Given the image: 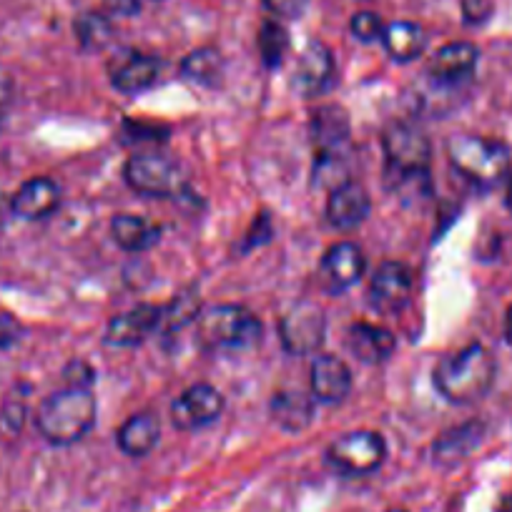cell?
Here are the masks:
<instances>
[{
  "label": "cell",
  "instance_id": "6da1fadb",
  "mask_svg": "<svg viewBox=\"0 0 512 512\" xmlns=\"http://www.w3.org/2000/svg\"><path fill=\"white\" fill-rule=\"evenodd\" d=\"M495 374V357L475 342L437 362L435 387L452 405H475L492 390Z\"/></svg>",
  "mask_w": 512,
  "mask_h": 512
},
{
  "label": "cell",
  "instance_id": "7a4b0ae2",
  "mask_svg": "<svg viewBox=\"0 0 512 512\" xmlns=\"http://www.w3.org/2000/svg\"><path fill=\"white\" fill-rule=\"evenodd\" d=\"M96 425V397L83 387H66L41 402L36 427L51 445L66 447L81 442Z\"/></svg>",
  "mask_w": 512,
  "mask_h": 512
},
{
  "label": "cell",
  "instance_id": "3957f363",
  "mask_svg": "<svg viewBox=\"0 0 512 512\" xmlns=\"http://www.w3.org/2000/svg\"><path fill=\"white\" fill-rule=\"evenodd\" d=\"M382 149L387 156V186L402 191L407 184L430 186V139L420 128L405 121H392L382 131Z\"/></svg>",
  "mask_w": 512,
  "mask_h": 512
},
{
  "label": "cell",
  "instance_id": "277c9868",
  "mask_svg": "<svg viewBox=\"0 0 512 512\" xmlns=\"http://www.w3.org/2000/svg\"><path fill=\"white\" fill-rule=\"evenodd\" d=\"M447 156L457 174L482 189L497 186L510 171V149L502 141L485 139V136H452L447 141Z\"/></svg>",
  "mask_w": 512,
  "mask_h": 512
},
{
  "label": "cell",
  "instance_id": "5b68a950",
  "mask_svg": "<svg viewBox=\"0 0 512 512\" xmlns=\"http://www.w3.org/2000/svg\"><path fill=\"white\" fill-rule=\"evenodd\" d=\"M262 319L236 304H219L199 317V337L209 349L241 352L262 342Z\"/></svg>",
  "mask_w": 512,
  "mask_h": 512
},
{
  "label": "cell",
  "instance_id": "8992f818",
  "mask_svg": "<svg viewBox=\"0 0 512 512\" xmlns=\"http://www.w3.org/2000/svg\"><path fill=\"white\" fill-rule=\"evenodd\" d=\"M126 184L149 199H171L184 191L179 166L161 154H134L123 166Z\"/></svg>",
  "mask_w": 512,
  "mask_h": 512
},
{
  "label": "cell",
  "instance_id": "52a82bcc",
  "mask_svg": "<svg viewBox=\"0 0 512 512\" xmlns=\"http://www.w3.org/2000/svg\"><path fill=\"white\" fill-rule=\"evenodd\" d=\"M387 457V442L379 432L372 430H357L347 432L339 440L329 445L327 460L329 465L337 467L344 475H369V472L379 470Z\"/></svg>",
  "mask_w": 512,
  "mask_h": 512
},
{
  "label": "cell",
  "instance_id": "ba28073f",
  "mask_svg": "<svg viewBox=\"0 0 512 512\" xmlns=\"http://www.w3.org/2000/svg\"><path fill=\"white\" fill-rule=\"evenodd\" d=\"M279 334H282V344L289 354H314L324 344V334H327V317H324L322 307L314 302H299L289 309L279 322Z\"/></svg>",
  "mask_w": 512,
  "mask_h": 512
},
{
  "label": "cell",
  "instance_id": "9c48e42d",
  "mask_svg": "<svg viewBox=\"0 0 512 512\" xmlns=\"http://www.w3.org/2000/svg\"><path fill=\"white\" fill-rule=\"evenodd\" d=\"M224 412V395L216 390L214 384L199 382L181 392L171 405V422L179 430L191 432L216 422Z\"/></svg>",
  "mask_w": 512,
  "mask_h": 512
},
{
  "label": "cell",
  "instance_id": "30bf717a",
  "mask_svg": "<svg viewBox=\"0 0 512 512\" xmlns=\"http://www.w3.org/2000/svg\"><path fill=\"white\" fill-rule=\"evenodd\" d=\"M337 81V66H334L332 51L324 43L314 41L299 53V61L294 66L292 88L304 98H317L332 91Z\"/></svg>",
  "mask_w": 512,
  "mask_h": 512
},
{
  "label": "cell",
  "instance_id": "8fae6325",
  "mask_svg": "<svg viewBox=\"0 0 512 512\" xmlns=\"http://www.w3.org/2000/svg\"><path fill=\"white\" fill-rule=\"evenodd\" d=\"M364 269H367L364 251L354 241H339V244L329 246L327 254L322 256L319 282L329 294H342L362 279Z\"/></svg>",
  "mask_w": 512,
  "mask_h": 512
},
{
  "label": "cell",
  "instance_id": "7c38bea8",
  "mask_svg": "<svg viewBox=\"0 0 512 512\" xmlns=\"http://www.w3.org/2000/svg\"><path fill=\"white\" fill-rule=\"evenodd\" d=\"M161 327V307L139 304L131 312H123L108 322L106 342L111 347H136L144 344Z\"/></svg>",
  "mask_w": 512,
  "mask_h": 512
},
{
  "label": "cell",
  "instance_id": "4fadbf2b",
  "mask_svg": "<svg viewBox=\"0 0 512 512\" xmlns=\"http://www.w3.org/2000/svg\"><path fill=\"white\" fill-rule=\"evenodd\" d=\"M352 392V372L334 354H319L312 362V397L324 405H339Z\"/></svg>",
  "mask_w": 512,
  "mask_h": 512
},
{
  "label": "cell",
  "instance_id": "5bb4252c",
  "mask_svg": "<svg viewBox=\"0 0 512 512\" xmlns=\"http://www.w3.org/2000/svg\"><path fill=\"white\" fill-rule=\"evenodd\" d=\"M369 209H372V201H369L367 189H364L362 184L344 181L337 189L329 191L327 219L329 224L337 226V229H357V226L369 216Z\"/></svg>",
  "mask_w": 512,
  "mask_h": 512
},
{
  "label": "cell",
  "instance_id": "9a60e30c",
  "mask_svg": "<svg viewBox=\"0 0 512 512\" xmlns=\"http://www.w3.org/2000/svg\"><path fill=\"white\" fill-rule=\"evenodd\" d=\"M161 63L154 56L146 53H126V56L116 58L111 66V83L116 91L126 93V96H136L144 93L159 81Z\"/></svg>",
  "mask_w": 512,
  "mask_h": 512
},
{
  "label": "cell",
  "instance_id": "2e32d148",
  "mask_svg": "<svg viewBox=\"0 0 512 512\" xmlns=\"http://www.w3.org/2000/svg\"><path fill=\"white\" fill-rule=\"evenodd\" d=\"M13 214L26 221H38L51 216L61 204V186L48 176H36L26 181L16 194L11 196Z\"/></svg>",
  "mask_w": 512,
  "mask_h": 512
},
{
  "label": "cell",
  "instance_id": "e0dca14e",
  "mask_svg": "<svg viewBox=\"0 0 512 512\" xmlns=\"http://www.w3.org/2000/svg\"><path fill=\"white\" fill-rule=\"evenodd\" d=\"M477 58H480V51H477L472 43L457 41L447 43L437 51V56L432 58L430 63V76L435 78L437 83H445V86H455V83L465 81L475 73Z\"/></svg>",
  "mask_w": 512,
  "mask_h": 512
},
{
  "label": "cell",
  "instance_id": "ac0fdd59",
  "mask_svg": "<svg viewBox=\"0 0 512 512\" xmlns=\"http://www.w3.org/2000/svg\"><path fill=\"white\" fill-rule=\"evenodd\" d=\"M347 344L357 359L367 364H382L395 354L397 339L390 329L377 327V324L357 322L349 327Z\"/></svg>",
  "mask_w": 512,
  "mask_h": 512
},
{
  "label": "cell",
  "instance_id": "d6986e66",
  "mask_svg": "<svg viewBox=\"0 0 512 512\" xmlns=\"http://www.w3.org/2000/svg\"><path fill=\"white\" fill-rule=\"evenodd\" d=\"M482 437H485V425L477 420L465 422L460 427H452L445 435L437 437L435 445H432V457H435L437 465L455 467L457 462L470 457L480 447Z\"/></svg>",
  "mask_w": 512,
  "mask_h": 512
},
{
  "label": "cell",
  "instance_id": "ffe728a7",
  "mask_svg": "<svg viewBox=\"0 0 512 512\" xmlns=\"http://www.w3.org/2000/svg\"><path fill=\"white\" fill-rule=\"evenodd\" d=\"M412 294V269L402 262H384L372 277V297L387 309H400Z\"/></svg>",
  "mask_w": 512,
  "mask_h": 512
},
{
  "label": "cell",
  "instance_id": "44dd1931",
  "mask_svg": "<svg viewBox=\"0 0 512 512\" xmlns=\"http://www.w3.org/2000/svg\"><path fill=\"white\" fill-rule=\"evenodd\" d=\"M161 425L159 417L151 412H139V415L128 417L116 432V442L123 455L128 457H146L156 445H159Z\"/></svg>",
  "mask_w": 512,
  "mask_h": 512
},
{
  "label": "cell",
  "instance_id": "7402d4cb",
  "mask_svg": "<svg viewBox=\"0 0 512 512\" xmlns=\"http://www.w3.org/2000/svg\"><path fill=\"white\" fill-rule=\"evenodd\" d=\"M269 415L284 432H304L314 420V397L299 390H282L272 397Z\"/></svg>",
  "mask_w": 512,
  "mask_h": 512
},
{
  "label": "cell",
  "instance_id": "603a6c76",
  "mask_svg": "<svg viewBox=\"0 0 512 512\" xmlns=\"http://www.w3.org/2000/svg\"><path fill=\"white\" fill-rule=\"evenodd\" d=\"M312 136L319 154H337L339 146L349 139V116L342 106L317 108L312 113Z\"/></svg>",
  "mask_w": 512,
  "mask_h": 512
},
{
  "label": "cell",
  "instance_id": "cb8c5ba5",
  "mask_svg": "<svg viewBox=\"0 0 512 512\" xmlns=\"http://www.w3.org/2000/svg\"><path fill=\"white\" fill-rule=\"evenodd\" d=\"M384 51L390 53L392 61L397 63H410L422 56L427 46L425 28L420 23L412 21H395L390 26H384L382 33Z\"/></svg>",
  "mask_w": 512,
  "mask_h": 512
},
{
  "label": "cell",
  "instance_id": "d4e9b609",
  "mask_svg": "<svg viewBox=\"0 0 512 512\" xmlns=\"http://www.w3.org/2000/svg\"><path fill=\"white\" fill-rule=\"evenodd\" d=\"M111 236L123 251H146L159 241L161 229L154 221L134 214H118L111 221Z\"/></svg>",
  "mask_w": 512,
  "mask_h": 512
},
{
  "label": "cell",
  "instance_id": "484cf974",
  "mask_svg": "<svg viewBox=\"0 0 512 512\" xmlns=\"http://www.w3.org/2000/svg\"><path fill=\"white\" fill-rule=\"evenodd\" d=\"M181 76L196 86L214 88L224 76V58L216 48H196L181 63Z\"/></svg>",
  "mask_w": 512,
  "mask_h": 512
},
{
  "label": "cell",
  "instance_id": "4316f807",
  "mask_svg": "<svg viewBox=\"0 0 512 512\" xmlns=\"http://www.w3.org/2000/svg\"><path fill=\"white\" fill-rule=\"evenodd\" d=\"M199 317H201L199 294L194 292L179 294L174 302L161 307V324L166 327V332H176V329L186 327V324H191Z\"/></svg>",
  "mask_w": 512,
  "mask_h": 512
},
{
  "label": "cell",
  "instance_id": "83f0119b",
  "mask_svg": "<svg viewBox=\"0 0 512 512\" xmlns=\"http://www.w3.org/2000/svg\"><path fill=\"white\" fill-rule=\"evenodd\" d=\"M76 36H78V43H81L86 51H98V48L106 46L108 41H111V21H108L106 16H101V13H86V16H81L76 21Z\"/></svg>",
  "mask_w": 512,
  "mask_h": 512
},
{
  "label": "cell",
  "instance_id": "f1b7e54d",
  "mask_svg": "<svg viewBox=\"0 0 512 512\" xmlns=\"http://www.w3.org/2000/svg\"><path fill=\"white\" fill-rule=\"evenodd\" d=\"M256 43H259V53H262L264 63L269 68H277L289 48V33L279 23L267 21L262 31H259V36H256Z\"/></svg>",
  "mask_w": 512,
  "mask_h": 512
},
{
  "label": "cell",
  "instance_id": "f546056e",
  "mask_svg": "<svg viewBox=\"0 0 512 512\" xmlns=\"http://www.w3.org/2000/svg\"><path fill=\"white\" fill-rule=\"evenodd\" d=\"M349 28H352V36L359 38L362 43L377 41V38H382V33H384L382 18L372 11L357 13V16L352 18V23H349Z\"/></svg>",
  "mask_w": 512,
  "mask_h": 512
},
{
  "label": "cell",
  "instance_id": "4dcf8cb0",
  "mask_svg": "<svg viewBox=\"0 0 512 512\" xmlns=\"http://www.w3.org/2000/svg\"><path fill=\"white\" fill-rule=\"evenodd\" d=\"M264 6L279 18H302L309 8V0H264Z\"/></svg>",
  "mask_w": 512,
  "mask_h": 512
},
{
  "label": "cell",
  "instance_id": "1f68e13d",
  "mask_svg": "<svg viewBox=\"0 0 512 512\" xmlns=\"http://www.w3.org/2000/svg\"><path fill=\"white\" fill-rule=\"evenodd\" d=\"M462 16L472 26H480L492 16V3L490 0H462Z\"/></svg>",
  "mask_w": 512,
  "mask_h": 512
},
{
  "label": "cell",
  "instance_id": "d6a6232c",
  "mask_svg": "<svg viewBox=\"0 0 512 512\" xmlns=\"http://www.w3.org/2000/svg\"><path fill=\"white\" fill-rule=\"evenodd\" d=\"M23 327L13 314H0V349H8L21 339Z\"/></svg>",
  "mask_w": 512,
  "mask_h": 512
},
{
  "label": "cell",
  "instance_id": "836d02e7",
  "mask_svg": "<svg viewBox=\"0 0 512 512\" xmlns=\"http://www.w3.org/2000/svg\"><path fill=\"white\" fill-rule=\"evenodd\" d=\"M68 374V387H83V390H91L93 379H96V374H93V369L88 367L86 362H71L66 369Z\"/></svg>",
  "mask_w": 512,
  "mask_h": 512
},
{
  "label": "cell",
  "instance_id": "e575fe53",
  "mask_svg": "<svg viewBox=\"0 0 512 512\" xmlns=\"http://www.w3.org/2000/svg\"><path fill=\"white\" fill-rule=\"evenodd\" d=\"M108 16L131 18L141 11V0H103Z\"/></svg>",
  "mask_w": 512,
  "mask_h": 512
},
{
  "label": "cell",
  "instance_id": "d590c367",
  "mask_svg": "<svg viewBox=\"0 0 512 512\" xmlns=\"http://www.w3.org/2000/svg\"><path fill=\"white\" fill-rule=\"evenodd\" d=\"M13 96H16V83H13V76L6 71V68H0V118L6 116L8 108H11Z\"/></svg>",
  "mask_w": 512,
  "mask_h": 512
},
{
  "label": "cell",
  "instance_id": "8d00e7d4",
  "mask_svg": "<svg viewBox=\"0 0 512 512\" xmlns=\"http://www.w3.org/2000/svg\"><path fill=\"white\" fill-rule=\"evenodd\" d=\"M13 216V204H11V196H6L0 191V229L8 224V219Z\"/></svg>",
  "mask_w": 512,
  "mask_h": 512
},
{
  "label": "cell",
  "instance_id": "74e56055",
  "mask_svg": "<svg viewBox=\"0 0 512 512\" xmlns=\"http://www.w3.org/2000/svg\"><path fill=\"white\" fill-rule=\"evenodd\" d=\"M495 512H512V492L500 497V502L495 505Z\"/></svg>",
  "mask_w": 512,
  "mask_h": 512
},
{
  "label": "cell",
  "instance_id": "f35d334b",
  "mask_svg": "<svg viewBox=\"0 0 512 512\" xmlns=\"http://www.w3.org/2000/svg\"><path fill=\"white\" fill-rule=\"evenodd\" d=\"M505 342L512 347V307L505 314Z\"/></svg>",
  "mask_w": 512,
  "mask_h": 512
},
{
  "label": "cell",
  "instance_id": "ab89813d",
  "mask_svg": "<svg viewBox=\"0 0 512 512\" xmlns=\"http://www.w3.org/2000/svg\"><path fill=\"white\" fill-rule=\"evenodd\" d=\"M505 204H507V209L512 211V176H510V184H507V196H505Z\"/></svg>",
  "mask_w": 512,
  "mask_h": 512
},
{
  "label": "cell",
  "instance_id": "60d3db41",
  "mask_svg": "<svg viewBox=\"0 0 512 512\" xmlns=\"http://www.w3.org/2000/svg\"><path fill=\"white\" fill-rule=\"evenodd\" d=\"M387 512H407V510H402V507H392V510H387Z\"/></svg>",
  "mask_w": 512,
  "mask_h": 512
}]
</instances>
